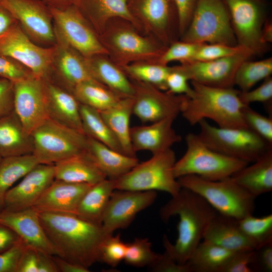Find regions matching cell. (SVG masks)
Returning a JSON list of instances; mask_svg holds the SVG:
<instances>
[{
  "instance_id": "obj_38",
  "label": "cell",
  "mask_w": 272,
  "mask_h": 272,
  "mask_svg": "<svg viewBox=\"0 0 272 272\" xmlns=\"http://www.w3.org/2000/svg\"><path fill=\"white\" fill-rule=\"evenodd\" d=\"M39 164L33 154L3 158L0 162V208L7 192L19 180Z\"/></svg>"
},
{
  "instance_id": "obj_23",
  "label": "cell",
  "mask_w": 272,
  "mask_h": 272,
  "mask_svg": "<svg viewBox=\"0 0 272 272\" xmlns=\"http://www.w3.org/2000/svg\"><path fill=\"white\" fill-rule=\"evenodd\" d=\"M172 2L173 0H141L137 8L143 21L166 46L177 41L175 31L179 33L178 17L172 13Z\"/></svg>"
},
{
  "instance_id": "obj_40",
  "label": "cell",
  "mask_w": 272,
  "mask_h": 272,
  "mask_svg": "<svg viewBox=\"0 0 272 272\" xmlns=\"http://www.w3.org/2000/svg\"><path fill=\"white\" fill-rule=\"evenodd\" d=\"M271 73V57L257 61L246 60L237 70L234 85L237 86L240 91H246L251 89L258 82L270 76Z\"/></svg>"
},
{
  "instance_id": "obj_34",
  "label": "cell",
  "mask_w": 272,
  "mask_h": 272,
  "mask_svg": "<svg viewBox=\"0 0 272 272\" xmlns=\"http://www.w3.org/2000/svg\"><path fill=\"white\" fill-rule=\"evenodd\" d=\"M132 97H124L115 106L100 112L119 141L123 153L127 156L136 157L130 137L129 122L132 114Z\"/></svg>"
},
{
  "instance_id": "obj_24",
  "label": "cell",
  "mask_w": 272,
  "mask_h": 272,
  "mask_svg": "<svg viewBox=\"0 0 272 272\" xmlns=\"http://www.w3.org/2000/svg\"><path fill=\"white\" fill-rule=\"evenodd\" d=\"M205 240L233 252L253 250L255 245L240 229L238 220L217 214L207 226Z\"/></svg>"
},
{
  "instance_id": "obj_44",
  "label": "cell",
  "mask_w": 272,
  "mask_h": 272,
  "mask_svg": "<svg viewBox=\"0 0 272 272\" xmlns=\"http://www.w3.org/2000/svg\"><path fill=\"white\" fill-rule=\"evenodd\" d=\"M242 116L248 128L272 145L271 117H267L260 114L252 109L249 105L244 106Z\"/></svg>"
},
{
  "instance_id": "obj_61",
  "label": "cell",
  "mask_w": 272,
  "mask_h": 272,
  "mask_svg": "<svg viewBox=\"0 0 272 272\" xmlns=\"http://www.w3.org/2000/svg\"><path fill=\"white\" fill-rule=\"evenodd\" d=\"M261 40L266 46L272 42V22L269 19L265 20L262 27Z\"/></svg>"
},
{
  "instance_id": "obj_45",
  "label": "cell",
  "mask_w": 272,
  "mask_h": 272,
  "mask_svg": "<svg viewBox=\"0 0 272 272\" xmlns=\"http://www.w3.org/2000/svg\"><path fill=\"white\" fill-rule=\"evenodd\" d=\"M126 243L121 239L120 234L107 237L103 242L100 250V261L112 267H115L124 259Z\"/></svg>"
},
{
  "instance_id": "obj_51",
  "label": "cell",
  "mask_w": 272,
  "mask_h": 272,
  "mask_svg": "<svg viewBox=\"0 0 272 272\" xmlns=\"http://www.w3.org/2000/svg\"><path fill=\"white\" fill-rule=\"evenodd\" d=\"M165 248V247H164ZM165 252L160 254L157 259L149 267L154 272H191L186 264H180L174 259L169 250L165 248Z\"/></svg>"
},
{
  "instance_id": "obj_25",
  "label": "cell",
  "mask_w": 272,
  "mask_h": 272,
  "mask_svg": "<svg viewBox=\"0 0 272 272\" xmlns=\"http://www.w3.org/2000/svg\"><path fill=\"white\" fill-rule=\"evenodd\" d=\"M45 83L49 118L84 133L80 104L73 93L54 81Z\"/></svg>"
},
{
  "instance_id": "obj_39",
  "label": "cell",
  "mask_w": 272,
  "mask_h": 272,
  "mask_svg": "<svg viewBox=\"0 0 272 272\" xmlns=\"http://www.w3.org/2000/svg\"><path fill=\"white\" fill-rule=\"evenodd\" d=\"M120 67L132 80L151 84L163 91L167 90L166 80L174 68L154 62L129 63Z\"/></svg>"
},
{
  "instance_id": "obj_57",
  "label": "cell",
  "mask_w": 272,
  "mask_h": 272,
  "mask_svg": "<svg viewBox=\"0 0 272 272\" xmlns=\"http://www.w3.org/2000/svg\"><path fill=\"white\" fill-rule=\"evenodd\" d=\"M19 239L10 228L0 224V253L11 247Z\"/></svg>"
},
{
  "instance_id": "obj_54",
  "label": "cell",
  "mask_w": 272,
  "mask_h": 272,
  "mask_svg": "<svg viewBox=\"0 0 272 272\" xmlns=\"http://www.w3.org/2000/svg\"><path fill=\"white\" fill-rule=\"evenodd\" d=\"M251 267L254 271H272V241L255 249Z\"/></svg>"
},
{
  "instance_id": "obj_50",
  "label": "cell",
  "mask_w": 272,
  "mask_h": 272,
  "mask_svg": "<svg viewBox=\"0 0 272 272\" xmlns=\"http://www.w3.org/2000/svg\"><path fill=\"white\" fill-rule=\"evenodd\" d=\"M255 250L235 252L221 272H254L251 266Z\"/></svg>"
},
{
  "instance_id": "obj_55",
  "label": "cell",
  "mask_w": 272,
  "mask_h": 272,
  "mask_svg": "<svg viewBox=\"0 0 272 272\" xmlns=\"http://www.w3.org/2000/svg\"><path fill=\"white\" fill-rule=\"evenodd\" d=\"M178 14L180 37L187 28L198 0H173Z\"/></svg>"
},
{
  "instance_id": "obj_21",
  "label": "cell",
  "mask_w": 272,
  "mask_h": 272,
  "mask_svg": "<svg viewBox=\"0 0 272 272\" xmlns=\"http://www.w3.org/2000/svg\"><path fill=\"white\" fill-rule=\"evenodd\" d=\"M91 186L55 179L32 208L38 212L76 215L82 197Z\"/></svg>"
},
{
  "instance_id": "obj_26",
  "label": "cell",
  "mask_w": 272,
  "mask_h": 272,
  "mask_svg": "<svg viewBox=\"0 0 272 272\" xmlns=\"http://www.w3.org/2000/svg\"><path fill=\"white\" fill-rule=\"evenodd\" d=\"M59 42L55 49L53 70L72 92L77 84L94 79L86 58L60 39Z\"/></svg>"
},
{
  "instance_id": "obj_31",
  "label": "cell",
  "mask_w": 272,
  "mask_h": 272,
  "mask_svg": "<svg viewBox=\"0 0 272 272\" xmlns=\"http://www.w3.org/2000/svg\"><path fill=\"white\" fill-rule=\"evenodd\" d=\"M86 151L109 179H117L139 163L137 157L115 151L89 137Z\"/></svg>"
},
{
  "instance_id": "obj_2",
  "label": "cell",
  "mask_w": 272,
  "mask_h": 272,
  "mask_svg": "<svg viewBox=\"0 0 272 272\" xmlns=\"http://www.w3.org/2000/svg\"><path fill=\"white\" fill-rule=\"evenodd\" d=\"M217 214L201 196L184 188L161 208L160 216L164 222H168L172 216L179 217L175 244H172L166 235L163 238L164 247L169 250L177 263H186L203 239L209 224Z\"/></svg>"
},
{
  "instance_id": "obj_62",
  "label": "cell",
  "mask_w": 272,
  "mask_h": 272,
  "mask_svg": "<svg viewBox=\"0 0 272 272\" xmlns=\"http://www.w3.org/2000/svg\"><path fill=\"white\" fill-rule=\"evenodd\" d=\"M49 7L63 8L72 5L75 0H41Z\"/></svg>"
},
{
  "instance_id": "obj_14",
  "label": "cell",
  "mask_w": 272,
  "mask_h": 272,
  "mask_svg": "<svg viewBox=\"0 0 272 272\" xmlns=\"http://www.w3.org/2000/svg\"><path fill=\"white\" fill-rule=\"evenodd\" d=\"M134 94L132 114L143 123L177 117L187 96L161 90L143 82L132 80Z\"/></svg>"
},
{
  "instance_id": "obj_8",
  "label": "cell",
  "mask_w": 272,
  "mask_h": 272,
  "mask_svg": "<svg viewBox=\"0 0 272 272\" xmlns=\"http://www.w3.org/2000/svg\"><path fill=\"white\" fill-rule=\"evenodd\" d=\"M181 40L198 44L238 45L223 0H198Z\"/></svg>"
},
{
  "instance_id": "obj_32",
  "label": "cell",
  "mask_w": 272,
  "mask_h": 272,
  "mask_svg": "<svg viewBox=\"0 0 272 272\" xmlns=\"http://www.w3.org/2000/svg\"><path fill=\"white\" fill-rule=\"evenodd\" d=\"M102 55L85 57L93 78L121 97H132L134 88L131 80L121 68Z\"/></svg>"
},
{
  "instance_id": "obj_47",
  "label": "cell",
  "mask_w": 272,
  "mask_h": 272,
  "mask_svg": "<svg viewBox=\"0 0 272 272\" xmlns=\"http://www.w3.org/2000/svg\"><path fill=\"white\" fill-rule=\"evenodd\" d=\"M33 76L29 69L17 61L0 54V78L14 83Z\"/></svg>"
},
{
  "instance_id": "obj_16",
  "label": "cell",
  "mask_w": 272,
  "mask_h": 272,
  "mask_svg": "<svg viewBox=\"0 0 272 272\" xmlns=\"http://www.w3.org/2000/svg\"><path fill=\"white\" fill-rule=\"evenodd\" d=\"M254 55L246 50L234 55L209 61H194L176 66L189 80L215 87L232 88L241 63Z\"/></svg>"
},
{
  "instance_id": "obj_37",
  "label": "cell",
  "mask_w": 272,
  "mask_h": 272,
  "mask_svg": "<svg viewBox=\"0 0 272 272\" xmlns=\"http://www.w3.org/2000/svg\"><path fill=\"white\" fill-rule=\"evenodd\" d=\"M79 104L84 133L87 137L125 154L119 141L103 118L100 111L90 106Z\"/></svg>"
},
{
  "instance_id": "obj_6",
  "label": "cell",
  "mask_w": 272,
  "mask_h": 272,
  "mask_svg": "<svg viewBox=\"0 0 272 272\" xmlns=\"http://www.w3.org/2000/svg\"><path fill=\"white\" fill-rule=\"evenodd\" d=\"M176 161L175 154L171 148L153 154L147 161L138 163L128 172L114 180L115 189L138 191L160 190L175 196L181 188L174 174Z\"/></svg>"
},
{
  "instance_id": "obj_4",
  "label": "cell",
  "mask_w": 272,
  "mask_h": 272,
  "mask_svg": "<svg viewBox=\"0 0 272 272\" xmlns=\"http://www.w3.org/2000/svg\"><path fill=\"white\" fill-rule=\"evenodd\" d=\"M181 188L205 199L220 215L240 220L253 214L256 198L230 177L217 181L189 175L177 178Z\"/></svg>"
},
{
  "instance_id": "obj_60",
  "label": "cell",
  "mask_w": 272,
  "mask_h": 272,
  "mask_svg": "<svg viewBox=\"0 0 272 272\" xmlns=\"http://www.w3.org/2000/svg\"><path fill=\"white\" fill-rule=\"evenodd\" d=\"M16 21L11 13L0 4V37L4 34Z\"/></svg>"
},
{
  "instance_id": "obj_52",
  "label": "cell",
  "mask_w": 272,
  "mask_h": 272,
  "mask_svg": "<svg viewBox=\"0 0 272 272\" xmlns=\"http://www.w3.org/2000/svg\"><path fill=\"white\" fill-rule=\"evenodd\" d=\"M173 67L166 80V91L173 94L189 96L192 88L188 84V78L184 74L178 71L176 66Z\"/></svg>"
},
{
  "instance_id": "obj_59",
  "label": "cell",
  "mask_w": 272,
  "mask_h": 272,
  "mask_svg": "<svg viewBox=\"0 0 272 272\" xmlns=\"http://www.w3.org/2000/svg\"><path fill=\"white\" fill-rule=\"evenodd\" d=\"M37 272H58L52 256L38 251Z\"/></svg>"
},
{
  "instance_id": "obj_20",
  "label": "cell",
  "mask_w": 272,
  "mask_h": 272,
  "mask_svg": "<svg viewBox=\"0 0 272 272\" xmlns=\"http://www.w3.org/2000/svg\"><path fill=\"white\" fill-rule=\"evenodd\" d=\"M54 180V165L38 164L7 192L3 209L17 211L32 208Z\"/></svg>"
},
{
  "instance_id": "obj_17",
  "label": "cell",
  "mask_w": 272,
  "mask_h": 272,
  "mask_svg": "<svg viewBox=\"0 0 272 272\" xmlns=\"http://www.w3.org/2000/svg\"><path fill=\"white\" fill-rule=\"evenodd\" d=\"M157 196L156 191L114 190L102 219V227L109 235L116 230L127 228L136 215L152 205Z\"/></svg>"
},
{
  "instance_id": "obj_63",
  "label": "cell",
  "mask_w": 272,
  "mask_h": 272,
  "mask_svg": "<svg viewBox=\"0 0 272 272\" xmlns=\"http://www.w3.org/2000/svg\"><path fill=\"white\" fill-rule=\"evenodd\" d=\"M2 158L0 157V162H1V160H2Z\"/></svg>"
},
{
  "instance_id": "obj_10",
  "label": "cell",
  "mask_w": 272,
  "mask_h": 272,
  "mask_svg": "<svg viewBox=\"0 0 272 272\" xmlns=\"http://www.w3.org/2000/svg\"><path fill=\"white\" fill-rule=\"evenodd\" d=\"M55 47L33 43L16 21L0 37V54L11 57L29 69L36 77L52 81Z\"/></svg>"
},
{
  "instance_id": "obj_22",
  "label": "cell",
  "mask_w": 272,
  "mask_h": 272,
  "mask_svg": "<svg viewBox=\"0 0 272 272\" xmlns=\"http://www.w3.org/2000/svg\"><path fill=\"white\" fill-rule=\"evenodd\" d=\"M175 117H169L147 125L130 127V141L133 151H149L155 154L170 149L181 140L173 128Z\"/></svg>"
},
{
  "instance_id": "obj_13",
  "label": "cell",
  "mask_w": 272,
  "mask_h": 272,
  "mask_svg": "<svg viewBox=\"0 0 272 272\" xmlns=\"http://www.w3.org/2000/svg\"><path fill=\"white\" fill-rule=\"evenodd\" d=\"M230 15L237 44L254 55L266 50L261 40L262 27L266 20L262 0H223Z\"/></svg>"
},
{
  "instance_id": "obj_48",
  "label": "cell",
  "mask_w": 272,
  "mask_h": 272,
  "mask_svg": "<svg viewBox=\"0 0 272 272\" xmlns=\"http://www.w3.org/2000/svg\"><path fill=\"white\" fill-rule=\"evenodd\" d=\"M239 97L246 105L253 102L269 103L272 99V78L270 76L265 79L257 88L246 91H240Z\"/></svg>"
},
{
  "instance_id": "obj_12",
  "label": "cell",
  "mask_w": 272,
  "mask_h": 272,
  "mask_svg": "<svg viewBox=\"0 0 272 272\" xmlns=\"http://www.w3.org/2000/svg\"><path fill=\"white\" fill-rule=\"evenodd\" d=\"M101 41L119 67L135 61L158 62L168 46L148 39L127 27H118L106 32Z\"/></svg>"
},
{
  "instance_id": "obj_7",
  "label": "cell",
  "mask_w": 272,
  "mask_h": 272,
  "mask_svg": "<svg viewBox=\"0 0 272 272\" xmlns=\"http://www.w3.org/2000/svg\"><path fill=\"white\" fill-rule=\"evenodd\" d=\"M32 154L39 164L54 165L86 151L83 133L48 118L31 133Z\"/></svg>"
},
{
  "instance_id": "obj_5",
  "label": "cell",
  "mask_w": 272,
  "mask_h": 272,
  "mask_svg": "<svg viewBox=\"0 0 272 272\" xmlns=\"http://www.w3.org/2000/svg\"><path fill=\"white\" fill-rule=\"evenodd\" d=\"M185 142L186 151L176 161L174 167V174L177 179L193 175L208 180H219L230 177L249 164L246 161L211 149L198 134L188 133L185 137Z\"/></svg>"
},
{
  "instance_id": "obj_3",
  "label": "cell",
  "mask_w": 272,
  "mask_h": 272,
  "mask_svg": "<svg viewBox=\"0 0 272 272\" xmlns=\"http://www.w3.org/2000/svg\"><path fill=\"white\" fill-rule=\"evenodd\" d=\"M192 92L183 103L180 113L191 125L210 119L220 127H247L243 118L246 105L239 90L205 85L191 81Z\"/></svg>"
},
{
  "instance_id": "obj_9",
  "label": "cell",
  "mask_w": 272,
  "mask_h": 272,
  "mask_svg": "<svg viewBox=\"0 0 272 272\" xmlns=\"http://www.w3.org/2000/svg\"><path fill=\"white\" fill-rule=\"evenodd\" d=\"M199 132L202 141L210 148L229 157L254 162L272 148L248 127H220L200 120Z\"/></svg>"
},
{
  "instance_id": "obj_43",
  "label": "cell",
  "mask_w": 272,
  "mask_h": 272,
  "mask_svg": "<svg viewBox=\"0 0 272 272\" xmlns=\"http://www.w3.org/2000/svg\"><path fill=\"white\" fill-rule=\"evenodd\" d=\"M201 44L181 40L174 41L167 47L157 63L167 65L173 61H179L181 64L190 62Z\"/></svg>"
},
{
  "instance_id": "obj_56",
  "label": "cell",
  "mask_w": 272,
  "mask_h": 272,
  "mask_svg": "<svg viewBox=\"0 0 272 272\" xmlns=\"http://www.w3.org/2000/svg\"><path fill=\"white\" fill-rule=\"evenodd\" d=\"M38 251L26 247L19 262L17 272H37Z\"/></svg>"
},
{
  "instance_id": "obj_58",
  "label": "cell",
  "mask_w": 272,
  "mask_h": 272,
  "mask_svg": "<svg viewBox=\"0 0 272 272\" xmlns=\"http://www.w3.org/2000/svg\"><path fill=\"white\" fill-rule=\"evenodd\" d=\"M58 271L61 272H89V268L69 261L58 256H52Z\"/></svg>"
},
{
  "instance_id": "obj_33",
  "label": "cell",
  "mask_w": 272,
  "mask_h": 272,
  "mask_svg": "<svg viewBox=\"0 0 272 272\" xmlns=\"http://www.w3.org/2000/svg\"><path fill=\"white\" fill-rule=\"evenodd\" d=\"M114 190V180L108 178L92 185L82 197L76 215L89 222L102 226L104 214Z\"/></svg>"
},
{
  "instance_id": "obj_11",
  "label": "cell",
  "mask_w": 272,
  "mask_h": 272,
  "mask_svg": "<svg viewBox=\"0 0 272 272\" xmlns=\"http://www.w3.org/2000/svg\"><path fill=\"white\" fill-rule=\"evenodd\" d=\"M56 27L55 35L85 58L108 55L105 47L74 4L49 7Z\"/></svg>"
},
{
  "instance_id": "obj_1",
  "label": "cell",
  "mask_w": 272,
  "mask_h": 272,
  "mask_svg": "<svg viewBox=\"0 0 272 272\" xmlns=\"http://www.w3.org/2000/svg\"><path fill=\"white\" fill-rule=\"evenodd\" d=\"M49 239L64 259L88 268L100 261V250L109 236L102 226L76 215L38 212Z\"/></svg>"
},
{
  "instance_id": "obj_28",
  "label": "cell",
  "mask_w": 272,
  "mask_h": 272,
  "mask_svg": "<svg viewBox=\"0 0 272 272\" xmlns=\"http://www.w3.org/2000/svg\"><path fill=\"white\" fill-rule=\"evenodd\" d=\"M31 134L25 129L15 110L0 118V157L32 154Z\"/></svg>"
},
{
  "instance_id": "obj_15",
  "label": "cell",
  "mask_w": 272,
  "mask_h": 272,
  "mask_svg": "<svg viewBox=\"0 0 272 272\" xmlns=\"http://www.w3.org/2000/svg\"><path fill=\"white\" fill-rule=\"evenodd\" d=\"M14 110L31 134L49 118L45 81L33 76L14 82Z\"/></svg>"
},
{
  "instance_id": "obj_41",
  "label": "cell",
  "mask_w": 272,
  "mask_h": 272,
  "mask_svg": "<svg viewBox=\"0 0 272 272\" xmlns=\"http://www.w3.org/2000/svg\"><path fill=\"white\" fill-rule=\"evenodd\" d=\"M238 223L240 229L256 248L272 241L271 214L261 217L249 215L238 220Z\"/></svg>"
},
{
  "instance_id": "obj_27",
  "label": "cell",
  "mask_w": 272,
  "mask_h": 272,
  "mask_svg": "<svg viewBox=\"0 0 272 272\" xmlns=\"http://www.w3.org/2000/svg\"><path fill=\"white\" fill-rule=\"evenodd\" d=\"M73 4L92 22L99 32L104 31L112 18H121L134 25L138 24L128 8L127 0H75Z\"/></svg>"
},
{
  "instance_id": "obj_35",
  "label": "cell",
  "mask_w": 272,
  "mask_h": 272,
  "mask_svg": "<svg viewBox=\"0 0 272 272\" xmlns=\"http://www.w3.org/2000/svg\"><path fill=\"white\" fill-rule=\"evenodd\" d=\"M236 252L202 240L195 248L186 264L191 272H221L222 268Z\"/></svg>"
},
{
  "instance_id": "obj_30",
  "label": "cell",
  "mask_w": 272,
  "mask_h": 272,
  "mask_svg": "<svg viewBox=\"0 0 272 272\" xmlns=\"http://www.w3.org/2000/svg\"><path fill=\"white\" fill-rule=\"evenodd\" d=\"M253 163L239 170L231 177L256 198L272 190V148Z\"/></svg>"
},
{
  "instance_id": "obj_19",
  "label": "cell",
  "mask_w": 272,
  "mask_h": 272,
  "mask_svg": "<svg viewBox=\"0 0 272 272\" xmlns=\"http://www.w3.org/2000/svg\"><path fill=\"white\" fill-rule=\"evenodd\" d=\"M0 224L13 230L27 247L51 256H60L46 235L38 212L33 208L17 211L2 210Z\"/></svg>"
},
{
  "instance_id": "obj_42",
  "label": "cell",
  "mask_w": 272,
  "mask_h": 272,
  "mask_svg": "<svg viewBox=\"0 0 272 272\" xmlns=\"http://www.w3.org/2000/svg\"><path fill=\"white\" fill-rule=\"evenodd\" d=\"M126 245L124 260L126 264L132 266L149 267L160 255L152 250V243L148 238H135Z\"/></svg>"
},
{
  "instance_id": "obj_36",
  "label": "cell",
  "mask_w": 272,
  "mask_h": 272,
  "mask_svg": "<svg viewBox=\"0 0 272 272\" xmlns=\"http://www.w3.org/2000/svg\"><path fill=\"white\" fill-rule=\"evenodd\" d=\"M72 93L79 103L99 111L115 106L123 98L95 79L77 84Z\"/></svg>"
},
{
  "instance_id": "obj_46",
  "label": "cell",
  "mask_w": 272,
  "mask_h": 272,
  "mask_svg": "<svg viewBox=\"0 0 272 272\" xmlns=\"http://www.w3.org/2000/svg\"><path fill=\"white\" fill-rule=\"evenodd\" d=\"M246 50L249 49L239 45L230 46L220 43H204L198 49L192 61L215 60L234 55Z\"/></svg>"
},
{
  "instance_id": "obj_53",
  "label": "cell",
  "mask_w": 272,
  "mask_h": 272,
  "mask_svg": "<svg viewBox=\"0 0 272 272\" xmlns=\"http://www.w3.org/2000/svg\"><path fill=\"white\" fill-rule=\"evenodd\" d=\"M14 111V83L0 78V118Z\"/></svg>"
},
{
  "instance_id": "obj_18",
  "label": "cell",
  "mask_w": 272,
  "mask_h": 272,
  "mask_svg": "<svg viewBox=\"0 0 272 272\" xmlns=\"http://www.w3.org/2000/svg\"><path fill=\"white\" fill-rule=\"evenodd\" d=\"M0 4L30 35L51 44L56 39L49 8L41 0H0Z\"/></svg>"
},
{
  "instance_id": "obj_29",
  "label": "cell",
  "mask_w": 272,
  "mask_h": 272,
  "mask_svg": "<svg viewBox=\"0 0 272 272\" xmlns=\"http://www.w3.org/2000/svg\"><path fill=\"white\" fill-rule=\"evenodd\" d=\"M55 179L95 184L106 176L87 151L54 165Z\"/></svg>"
},
{
  "instance_id": "obj_64",
  "label": "cell",
  "mask_w": 272,
  "mask_h": 272,
  "mask_svg": "<svg viewBox=\"0 0 272 272\" xmlns=\"http://www.w3.org/2000/svg\"><path fill=\"white\" fill-rule=\"evenodd\" d=\"M2 210H3L2 209L0 208V211H1Z\"/></svg>"
},
{
  "instance_id": "obj_49",
  "label": "cell",
  "mask_w": 272,
  "mask_h": 272,
  "mask_svg": "<svg viewBox=\"0 0 272 272\" xmlns=\"http://www.w3.org/2000/svg\"><path fill=\"white\" fill-rule=\"evenodd\" d=\"M27 246L19 239L0 253V272H17L22 254Z\"/></svg>"
}]
</instances>
